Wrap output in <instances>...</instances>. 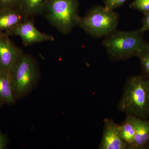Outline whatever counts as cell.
Masks as SVG:
<instances>
[{
	"instance_id": "1",
	"label": "cell",
	"mask_w": 149,
	"mask_h": 149,
	"mask_svg": "<svg viewBox=\"0 0 149 149\" xmlns=\"http://www.w3.org/2000/svg\"><path fill=\"white\" fill-rule=\"evenodd\" d=\"M120 110L139 118L149 116V79L145 75L131 76L126 82L119 104Z\"/></svg>"
},
{
	"instance_id": "2",
	"label": "cell",
	"mask_w": 149,
	"mask_h": 149,
	"mask_svg": "<svg viewBox=\"0 0 149 149\" xmlns=\"http://www.w3.org/2000/svg\"><path fill=\"white\" fill-rule=\"evenodd\" d=\"M141 29L119 31L116 29L105 37L102 45L110 58L122 60L138 56L148 43L144 40Z\"/></svg>"
},
{
	"instance_id": "3",
	"label": "cell",
	"mask_w": 149,
	"mask_h": 149,
	"mask_svg": "<svg viewBox=\"0 0 149 149\" xmlns=\"http://www.w3.org/2000/svg\"><path fill=\"white\" fill-rule=\"evenodd\" d=\"M78 0H47L43 15L62 34H69L80 18Z\"/></svg>"
},
{
	"instance_id": "4",
	"label": "cell",
	"mask_w": 149,
	"mask_h": 149,
	"mask_svg": "<svg viewBox=\"0 0 149 149\" xmlns=\"http://www.w3.org/2000/svg\"><path fill=\"white\" fill-rule=\"evenodd\" d=\"M118 15L113 10L96 6L80 17L78 26L88 35L96 38L105 37L116 29Z\"/></svg>"
},
{
	"instance_id": "5",
	"label": "cell",
	"mask_w": 149,
	"mask_h": 149,
	"mask_svg": "<svg viewBox=\"0 0 149 149\" xmlns=\"http://www.w3.org/2000/svg\"><path fill=\"white\" fill-rule=\"evenodd\" d=\"M15 96H19L29 91L38 75L36 61L32 56L22 54L10 71Z\"/></svg>"
},
{
	"instance_id": "6",
	"label": "cell",
	"mask_w": 149,
	"mask_h": 149,
	"mask_svg": "<svg viewBox=\"0 0 149 149\" xmlns=\"http://www.w3.org/2000/svg\"><path fill=\"white\" fill-rule=\"evenodd\" d=\"M6 33L9 35L19 36L25 47L37 43L53 42L54 40L53 36L38 30L31 19H25L14 29Z\"/></svg>"
},
{
	"instance_id": "7",
	"label": "cell",
	"mask_w": 149,
	"mask_h": 149,
	"mask_svg": "<svg viewBox=\"0 0 149 149\" xmlns=\"http://www.w3.org/2000/svg\"><path fill=\"white\" fill-rule=\"evenodd\" d=\"M6 32L0 33V68L10 72L11 68L23 53L10 40Z\"/></svg>"
},
{
	"instance_id": "8",
	"label": "cell",
	"mask_w": 149,
	"mask_h": 149,
	"mask_svg": "<svg viewBox=\"0 0 149 149\" xmlns=\"http://www.w3.org/2000/svg\"><path fill=\"white\" fill-rule=\"evenodd\" d=\"M127 144L120 136L119 125L112 119L106 118L104 120L102 137L100 143V149H125Z\"/></svg>"
},
{
	"instance_id": "9",
	"label": "cell",
	"mask_w": 149,
	"mask_h": 149,
	"mask_svg": "<svg viewBox=\"0 0 149 149\" xmlns=\"http://www.w3.org/2000/svg\"><path fill=\"white\" fill-rule=\"evenodd\" d=\"M27 19L19 7L1 9L0 33L10 31Z\"/></svg>"
},
{
	"instance_id": "10",
	"label": "cell",
	"mask_w": 149,
	"mask_h": 149,
	"mask_svg": "<svg viewBox=\"0 0 149 149\" xmlns=\"http://www.w3.org/2000/svg\"><path fill=\"white\" fill-rule=\"evenodd\" d=\"M133 117L136 133L134 143L130 149H147L149 144V120Z\"/></svg>"
},
{
	"instance_id": "11",
	"label": "cell",
	"mask_w": 149,
	"mask_h": 149,
	"mask_svg": "<svg viewBox=\"0 0 149 149\" xmlns=\"http://www.w3.org/2000/svg\"><path fill=\"white\" fill-rule=\"evenodd\" d=\"M0 101L11 104L14 102V94L10 72L0 68Z\"/></svg>"
},
{
	"instance_id": "12",
	"label": "cell",
	"mask_w": 149,
	"mask_h": 149,
	"mask_svg": "<svg viewBox=\"0 0 149 149\" xmlns=\"http://www.w3.org/2000/svg\"><path fill=\"white\" fill-rule=\"evenodd\" d=\"M47 0H20L19 8L27 18L42 15Z\"/></svg>"
},
{
	"instance_id": "13",
	"label": "cell",
	"mask_w": 149,
	"mask_h": 149,
	"mask_svg": "<svg viewBox=\"0 0 149 149\" xmlns=\"http://www.w3.org/2000/svg\"><path fill=\"white\" fill-rule=\"evenodd\" d=\"M120 136L130 149L135 141L136 130L133 116L127 114L125 120L119 125Z\"/></svg>"
},
{
	"instance_id": "14",
	"label": "cell",
	"mask_w": 149,
	"mask_h": 149,
	"mask_svg": "<svg viewBox=\"0 0 149 149\" xmlns=\"http://www.w3.org/2000/svg\"><path fill=\"white\" fill-rule=\"evenodd\" d=\"M137 57L141 61L143 75L149 79V43H148Z\"/></svg>"
},
{
	"instance_id": "15",
	"label": "cell",
	"mask_w": 149,
	"mask_h": 149,
	"mask_svg": "<svg viewBox=\"0 0 149 149\" xmlns=\"http://www.w3.org/2000/svg\"><path fill=\"white\" fill-rule=\"evenodd\" d=\"M130 7L143 14L146 13L149 11V0H134L130 4Z\"/></svg>"
},
{
	"instance_id": "16",
	"label": "cell",
	"mask_w": 149,
	"mask_h": 149,
	"mask_svg": "<svg viewBox=\"0 0 149 149\" xmlns=\"http://www.w3.org/2000/svg\"><path fill=\"white\" fill-rule=\"evenodd\" d=\"M127 0H105L104 2V7L111 10H114L115 9L122 6Z\"/></svg>"
},
{
	"instance_id": "17",
	"label": "cell",
	"mask_w": 149,
	"mask_h": 149,
	"mask_svg": "<svg viewBox=\"0 0 149 149\" xmlns=\"http://www.w3.org/2000/svg\"><path fill=\"white\" fill-rule=\"evenodd\" d=\"M20 0H0L1 9L19 7Z\"/></svg>"
},
{
	"instance_id": "18",
	"label": "cell",
	"mask_w": 149,
	"mask_h": 149,
	"mask_svg": "<svg viewBox=\"0 0 149 149\" xmlns=\"http://www.w3.org/2000/svg\"><path fill=\"white\" fill-rule=\"evenodd\" d=\"M144 14L143 25L140 29L142 32H143L145 31H149V11Z\"/></svg>"
},
{
	"instance_id": "19",
	"label": "cell",
	"mask_w": 149,
	"mask_h": 149,
	"mask_svg": "<svg viewBox=\"0 0 149 149\" xmlns=\"http://www.w3.org/2000/svg\"><path fill=\"white\" fill-rule=\"evenodd\" d=\"M8 140L6 135L0 131V149H3L6 146Z\"/></svg>"
},
{
	"instance_id": "20",
	"label": "cell",
	"mask_w": 149,
	"mask_h": 149,
	"mask_svg": "<svg viewBox=\"0 0 149 149\" xmlns=\"http://www.w3.org/2000/svg\"><path fill=\"white\" fill-rule=\"evenodd\" d=\"M147 149H149V144L148 146V148H147Z\"/></svg>"
},
{
	"instance_id": "21",
	"label": "cell",
	"mask_w": 149,
	"mask_h": 149,
	"mask_svg": "<svg viewBox=\"0 0 149 149\" xmlns=\"http://www.w3.org/2000/svg\"><path fill=\"white\" fill-rule=\"evenodd\" d=\"M2 103V102H1V101H0V104H1Z\"/></svg>"
},
{
	"instance_id": "22",
	"label": "cell",
	"mask_w": 149,
	"mask_h": 149,
	"mask_svg": "<svg viewBox=\"0 0 149 149\" xmlns=\"http://www.w3.org/2000/svg\"><path fill=\"white\" fill-rule=\"evenodd\" d=\"M1 8H0V10H1Z\"/></svg>"
}]
</instances>
